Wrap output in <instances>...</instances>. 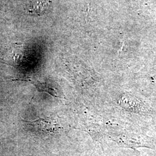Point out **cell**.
<instances>
[{
    "instance_id": "7a4b0ae2",
    "label": "cell",
    "mask_w": 156,
    "mask_h": 156,
    "mask_svg": "<svg viewBox=\"0 0 156 156\" xmlns=\"http://www.w3.org/2000/svg\"><path fill=\"white\" fill-rule=\"evenodd\" d=\"M51 3V0H30L27 11L32 15L41 16L48 12Z\"/></svg>"
},
{
    "instance_id": "6da1fadb",
    "label": "cell",
    "mask_w": 156,
    "mask_h": 156,
    "mask_svg": "<svg viewBox=\"0 0 156 156\" xmlns=\"http://www.w3.org/2000/svg\"><path fill=\"white\" fill-rule=\"evenodd\" d=\"M29 129L41 135L55 134L60 129V126L52 117H39L34 120H23Z\"/></svg>"
},
{
    "instance_id": "3957f363",
    "label": "cell",
    "mask_w": 156,
    "mask_h": 156,
    "mask_svg": "<svg viewBox=\"0 0 156 156\" xmlns=\"http://www.w3.org/2000/svg\"><path fill=\"white\" fill-rule=\"evenodd\" d=\"M13 80H22V81L28 82L34 85L35 87V88L39 91L45 92L52 96L57 97V93L56 90L53 88L52 87H51L50 84L46 82H43L39 80H37L33 78H28L27 79H13Z\"/></svg>"
}]
</instances>
